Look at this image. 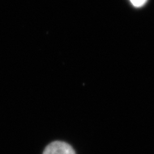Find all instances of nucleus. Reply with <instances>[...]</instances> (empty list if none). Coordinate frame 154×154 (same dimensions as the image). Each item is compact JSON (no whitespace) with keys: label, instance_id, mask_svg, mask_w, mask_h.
Returning <instances> with one entry per match:
<instances>
[{"label":"nucleus","instance_id":"2","mask_svg":"<svg viewBox=\"0 0 154 154\" xmlns=\"http://www.w3.org/2000/svg\"><path fill=\"white\" fill-rule=\"evenodd\" d=\"M132 4L136 7H140L144 5L147 0H130Z\"/></svg>","mask_w":154,"mask_h":154},{"label":"nucleus","instance_id":"1","mask_svg":"<svg viewBox=\"0 0 154 154\" xmlns=\"http://www.w3.org/2000/svg\"><path fill=\"white\" fill-rule=\"evenodd\" d=\"M42 154H76V152L69 144L55 141L48 144Z\"/></svg>","mask_w":154,"mask_h":154}]
</instances>
